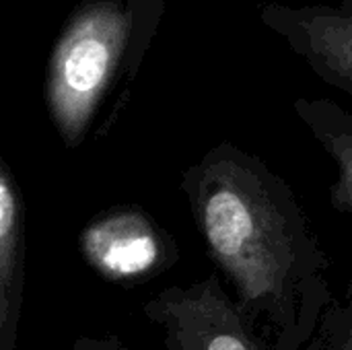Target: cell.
I'll return each mask as SVG.
<instances>
[{
  "label": "cell",
  "instance_id": "6da1fadb",
  "mask_svg": "<svg viewBox=\"0 0 352 350\" xmlns=\"http://www.w3.org/2000/svg\"><path fill=\"white\" fill-rule=\"evenodd\" d=\"M182 190L243 318L272 326L274 350H303L332 301L330 262L289 182L221 142L186 169Z\"/></svg>",
  "mask_w": 352,
  "mask_h": 350
},
{
  "label": "cell",
  "instance_id": "7a4b0ae2",
  "mask_svg": "<svg viewBox=\"0 0 352 350\" xmlns=\"http://www.w3.org/2000/svg\"><path fill=\"white\" fill-rule=\"evenodd\" d=\"M165 0H134L130 12L118 4H99L89 21L60 43L47 83V101L62 138L74 146L113 83L126 56L140 58Z\"/></svg>",
  "mask_w": 352,
  "mask_h": 350
},
{
  "label": "cell",
  "instance_id": "3957f363",
  "mask_svg": "<svg viewBox=\"0 0 352 350\" xmlns=\"http://www.w3.org/2000/svg\"><path fill=\"white\" fill-rule=\"evenodd\" d=\"M144 314L163 330L165 350H274L256 334L217 274L157 293Z\"/></svg>",
  "mask_w": 352,
  "mask_h": 350
},
{
  "label": "cell",
  "instance_id": "277c9868",
  "mask_svg": "<svg viewBox=\"0 0 352 350\" xmlns=\"http://www.w3.org/2000/svg\"><path fill=\"white\" fill-rule=\"evenodd\" d=\"M262 25L278 35L324 83L352 97V0L291 6L266 2Z\"/></svg>",
  "mask_w": 352,
  "mask_h": 350
},
{
  "label": "cell",
  "instance_id": "5b68a950",
  "mask_svg": "<svg viewBox=\"0 0 352 350\" xmlns=\"http://www.w3.org/2000/svg\"><path fill=\"white\" fill-rule=\"evenodd\" d=\"M80 252L113 283H140L167 270L179 256L173 237L140 208L95 219L80 235Z\"/></svg>",
  "mask_w": 352,
  "mask_h": 350
},
{
  "label": "cell",
  "instance_id": "8992f818",
  "mask_svg": "<svg viewBox=\"0 0 352 350\" xmlns=\"http://www.w3.org/2000/svg\"><path fill=\"white\" fill-rule=\"evenodd\" d=\"M23 287V212L12 177L0 161V350H12Z\"/></svg>",
  "mask_w": 352,
  "mask_h": 350
},
{
  "label": "cell",
  "instance_id": "52a82bcc",
  "mask_svg": "<svg viewBox=\"0 0 352 350\" xmlns=\"http://www.w3.org/2000/svg\"><path fill=\"white\" fill-rule=\"evenodd\" d=\"M293 109L332 157L338 175L330 188V202L338 212L352 219V111L326 97H299Z\"/></svg>",
  "mask_w": 352,
  "mask_h": 350
},
{
  "label": "cell",
  "instance_id": "ba28073f",
  "mask_svg": "<svg viewBox=\"0 0 352 350\" xmlns=\"http://www.w3.org/2000/svg\"><path fill=\"white\" fill-rule=\"evenodd\" d=\"M303 350H352V274L344 297H332Z\"/></svg>",
  "mask_w": 352,
  "mask_h": 350
},
{
  "label": "cell",
  "instance_id": "9c48e42d",
  "mask_svg": "<svg viewBox=\"0 0 352 350\" xmlns=\"http://www.w3.org/2000/svg\"><path fill=\"white\" fill-rule=\"evenodd\" d=\"M74 350H128L122 347L116 340H103V342H95V340H78Z\"/></svg>",
  "mask_w": 352,
  "mask_h": 350
}]
</instances>
